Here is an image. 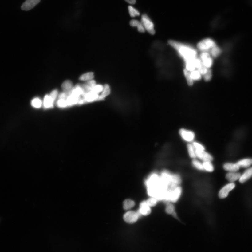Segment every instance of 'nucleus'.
I'll use <instances>...</instances> for the list:
<instances>
[{
    "label": "nucleus",
    "mask_w": 252,
    "mask_h": 252,
    "mask_svg": "<svg viewBox=\"0 0 252 252\" xmlns=\"http://www.w3.org/2000/svg\"><path fill=\"white\" fill-rule=\"evenodd\" d=\"M168 44L178 52L185 62L195 59L197 56V53L193 47L175 40H170Z\"/></svg>",
    "instance_id": "1"
},
{
    "label": "nucleus",
    "mask_w": 252,
    "mask_h": 252,
    "mask_svg": "<svg viewBox=\"0 0 252 252\" xmlns=\"http://www.w3.org/2000/svg\"><path fill=\"white\" fill-rule=\"evenodd\" d=\"M141 22L143 25L145 30L147 31L151 35H154L155 31L154 29V25L149 18V17L146 14L142 15Z\"/></svg>",
    "instance_id": "2"
},
{
    "label": "nucleus",
    "mask_w": 252,
    "mask_h": 252,
    "mask_svg": "<svg viewBox=\"0 0 252 252\" xmlns=\"http://www.w3.org/2000/svg\"><path fill=\"white\" fill-rule=\"evenodd\" d=\"M216 46L214 40L210 38L203 39L198 43L197 45L198 49L202 52L207 51Z\"/></svg>",
    "instance_id": "3"
},
{
    "label": "nucleus",
    "mask_w": 252,
    "mask_h": 252,
    "mask_svg": "<svg viewBox=\"0 0 252 252\" xmlns=\"http://www.w3.org/2000/svg\"><path fill=\"white\" fill-rule=\"evenodd\" d=\"M200 60L203 65L208 69H210L213 65V60L211 55L207 52H203L200 55Z\"/></svg>",
    "instance_id": "4"
},
{
    "label": "nucleus",
    "mask_w": 252,
    "mask_h": 252,
    "mask_svg": "<svg viewBox=\"0 0 252 252\" xmlns=\"http://www.w3.org/2000/svg\"><path fill=\"white\" fill-rule=\"evenodd\" d=\"M235 184L233 183H229L224 186L219 191V198L223 199L227 197L229 193L235 188Z\"/></svg>",
    "instance_id": "5"
},
{
    "label": "nucleus",
    "mask_w": 252,
    "mask_h": 252,
    "mask_svg": "<svg viewBox=\"0 0 252 252\" xmlns=\"http://www.w3.org/2000/svg\"><path fill=\"white\" fill-rule=\"evenodd\" d=\"M179 134L181 137L186 142H192L195 138V134L191 131L182 128L179 130Z\"/></svg>",
    "instance_id": "6"
},
{
    "label": "nucleus",
    "mask_w": 252,
    "mask_h": 252,
    "mask_svg": "<svg viewBox=\"0 0 252 252\" xmlns=\"http://www.w3.org/2000/svg\"><path fill=\"white\" fill-rule=\"evenodd\" d=\"M139 216L137 212L133 211H128L124 216V219L126 222L128 223H134L137 221Z\"/></svg>",
    "instance_id": "7"
},
{
    "label": "nucleus",
    "mask_w": 252,
    "mask_h": 252,
    "mask_svg": "<svg viewBox=\"0 0 252 252\" xmlns=\"http://www.w3.org/2000/svg\"><path fill=\"white\" fill-rule=\"evenodd\" d=\"M196 157L204 161H211L213 159L212 156L210 153L206 152L205 150H195Z\"/></svg>",
    "instance_id": "8"
},
{
    "label": "nucleus",
    "mask_w": 252,
    "mask_h": 252,
    "mask_svg": "<svg viewBox=\"0 0 252 252\" xmlns=\"http://www.w3.org/2000/svg\"><path fill=\"white\" fill-rule=\"evenodd\" d=\"M40 0H26L22 4L21 8L22 10L29 11L39 3Z\"/></svg>",
    "instance_id": "9"
},
{
    "label": "nucleus",
    "mask_w": 252,
    "mask_h": 252,
    "mask_svg": "<svg viewBox=\"0 0 252 252\" xmlns=\"http://www.w3.org/2000/svg\"><path fill=\"white\" fill-rule=\"evenodd\" d=\"M181 188L180 187H176L174 190L170 193L168 200H171L173 203L177 201L181 195Z\"/></svg>",
    "instance_id": "10"
},
{
    "label": "nucleus",
    "mask_w": 252,
    "mask_h": 252,
    "mask_svg": "<svg viewBox=\"0 0 252 252\" xmlns=\"http://www.w3.org/2000/svg\"><path fill=\"white\" fill-rule=\"evenodd\" d=\"M139 211L142 215H148L150 214L151 210L150 207L148 205L146 201L141 203Z\"/></svg>",
    "instance_id": "11"
},
{
    "label": "nucleus",
    "mask_w": 252,
    "mask_h": 252,
    "mask_svg": "<svg viewBox=\"0 0 252 252\" xmlns=\"http://www.w3.org/2000/svg\"><path fill=\"white\" fill-rule=\"evenodd\" d=\"M252 177V167L248 168L242 175H241V177L239 179V181L241 183H244Z\"/></svg>",
    "instance_id": "12"
},
{
    "label": "nucleus",
    "mask_w": 252,
    "mask_h": 252,
    "mask_svg": "<svg viewBox=\"0 0 252 252\" xmlns=\"http://www.w3.org/2000/svg\"><path fill=\"white\" fill-rule=\"evenodd\" d=\"M236 172H229L226 175V178L229 182L233 183L239 180L241 175L240 173Z\"/></svg>",
    "instance_id": "13"
},
{
    "label": "nucleus",
    "mask_w": 252,
    "mask_h": 252,
    "mask_svg": "<svg viewBox=\"0 0 252 252\" xmlns=\"http://www.w3.org/2000/svg\"><path fill=\"white\" fill-rule=\"evenodd\" d=\"M224 170L229 172H236L239 170V167L237 164L227 163L224 165Z\"/></svg>",
    "instance_id": "14"
},
{
    "label": "nucleus",
    "mask_w": 252,
    "mask_h": 252,
    "mask_svg": "<svg viewBox=\"0 0 252 252\" xmlns=\"http://www.w3.org/2000/svg\"><path fill=\"white\" fill-rule=\"evenodd\" d=\"M130 26L132 27H137L138 31L140 32L144 33L145 31V30L142 22L139 21L138 20H132L130 22Z\"/></svg>",
    "instance_id": "15"
},
{
    "label": "nucleus",
    "mask_w": 252,
    "mask_h": 252,
    "mask_svg": "<svg viewBox=\"0 0 252 252\" xmlns=\"http://www.w3.org/2000/svg\"><path fill=\"white\" fill-rule=\"evenodd\" d=\"M80 96L72 94L67 98L66 99L68 106H72L77 104L80 99Z\"/></svg>",
    "instance_id": "16"
},
{
    "label": "nucleus",
    "mask_w": 252,
    "mask_h": 252,
    "mask_svg": "<svg viewBox=\"0 0 252 252\" xmlns=\"http://www.w3.org/2000/svg\"><path fill=\"white\" fill-rule=\"evenodd\" d=\"M239 168H248L252 165V159H245L236 163Z\"/></svg>",
    "instance_id": "17"
},
{
    "label": "nucleus",
    "mask_w": 252,
    "mask_h": 252,
    "mask_svg": "<svg viewBox=\"0 0 252 252\" xmlns=\"http://www.w3.org/2000/svg\"><path fill=\"white\" fill-rule=\"evenodd\" d=\"M102 92L101 94L99 97V101L104 100L110 94L111 89L109 85L108 84L105 85L103 86V89Z\"/></svg>",
    "instance_id": "18"
},
{
    "label": "nucleus",
    "mask_w": 252,
    "mask_h": 252,
    "mask_svg": "<svg viewBox=\"0 0 252 252\" xmlns=\"http://www.w3.org/2000/svg\"><path fill=\"white\" fill-rule=\"evenodd\" d=\"M195 59L192 60H189V61L185 62L186 69L188 70L189 72L193 71L196 69Z\"/></svg>",
    "instance_id": "19"
},
{
    "label": "nucleus",
    "mask_w": 252,
    "mask_h": 252,
    "mask_svg": "<svg viewBox=\"0 0 252 252\" xmlns=\"http://www.w3.org/2000/svg\"><path fill=\"white\" fill-rule=\"evenodd\" d=\"M54 100L50 97L49 95H46L45 96L44 105L45 108H49L53 107V103L54 101Z\"/></svg>",
    "instance_id": "20"
},
{
    "label": "nucleus",
    "mask_w": 252,
    "mask_h": 252,
    "mask_svg": "<svg viewBox=\"0 0 252 252\" xmlns=\"http://www.w3.org/2000/svg\"><path fill=\"white\" fill-rule=\"evenodd\" d=\"M73 87L72 83L69 80L65 81L62 85V88L64 92L69 91Z\"/></svg>",
    "instance_id": "21"
},
{
    "label": "nucleus",
    "mask_w": 252,
    "mask_h": 252,
    "mask_svg": "<svg viewBox=\"0 0 252 252\" xmlns=\"http://www.w3.org/2000/svg\"><path fill=\"white\" fill-rule=\"evenodd\" d=\"M221 53V50L217 45L211 49L210 54L214 58L218 57Z\"/></svg>",
    "instance_id": "22"
},
{
    "label": "nucleus",
    "mask_w": 252,
    "mask_h": 252,
    "mask_svg": "<svg viewBox=\"0 0 252 252\" xmlns=\"http://www.w3.org/2000/svg\"><path fill=\"white\" fill-rule=\"evenodd\" d=\"M204 170L208 172H212L214 170V167L211 161H204L203 163Z\"/></svg>",
    "instance_id": "23"
},
{
    "label": "nucleus",
    "mask_w": 252,
    "mask_h": 252,
    "mask_svg": "<svg viewBox=\"0 0 252 252\" xmlns=\"http://www.w3.org/2000/svg\"><path fill=\"white\" fill-rule=\"evenodd\" d=\"M191 76V79L194 81H199L201 79L202 75L198 70H195L190 72Z\"/></svg>",
    "instance_id": "24"
},
{
    "label": "nucleus",
    "mask_w": 252,
    "mask_h": 252,
    "mask_svg": "<svg viewBox=\"0 0 252 252\" xmlns=\"http://www.w3.org/2000/svg\"><path fill=\"white\" fill-rule=\"evenodd\" d=\"M135 205L134 201L130 199L125 200L123 203V208L124 210H127L132 208Z\"/></svg>",
    "instance_id": "25"
},
{
    "label": "nucleus",
    "mask_w": 252,
    "mask_h": 252,
    "mask_svg": "<svg viewBox=\"0 0 252 252\" xmlns=\"http://www.w3.org/2000/svg\"><path fill=\"white\" fill-rule=\"evenodd\" d=\"M183 73L184 74L187 84L189 86H192L193 84V81L191 76L190 72L185 69L183 70Z\"/></svg>",
    "instance_id": "26"
},
{
    "label": "nucleus",
    "mask_w": 252,
    "mask_h": 252,
    "mask_svg": "<svg viewBox=\"0 0 252 252\" xmlns=\"http://www.w3.org/2000/svg\"><path fill=\"white\" fill-rule=\"evenodd\" d=\"M188 152L189 156L191 158L195 159L196 157L195 151L193 144H188L187 146Z\"/></svg>",
    "instance_id": "27"
},
{
    "label": "nucleus",
    "mask_w": 252,
    "mask_h": 252,
    "mask_svg": "<svg viewBox=\"0 0 252 252\" xmlns=\"http://www.w3.org/2000/svg\"><path fill=\"white\" fill-rule=\"evenodd\" d=\"M94 78V73L88 72L81 76L79 79L82 81H88L92 80Z\"/></svg>",
    "instance_id": "28"
},
{
    "label": "nucleus",
    "mask_w": 252,
    "mask_h": 252,
    "mask_svg": "<svg viewBox=\"0 0 252 252\" xmlns=\"http://www.w3.org/2000/svg\"><path fill=\"white\" fill-rule=\"evenodd\" d=\"M128 10L131 17H135L136 16H139L140 15V12L132 6H128Z\"/></svg>",
    "instance_id": "29"
},
{
    "label": "nucleus",
    "mask_w": 252,
    "mask_h": 252,
    "mask_svg": "<svg viewBox=\"0 0 252 252\" xmlns=\"http://www.w3.org/2000/svg\"><path fill=\"white\" fill-rule=\"evenodd\" d=\"M192 164L194 167L197 169L198 170L200 171L204 170L203 163H201L200 161L194 159L192 161Z\"/></svg>",
    "instance_id": "30"
},
{
    "label": "nucleus",
    "mask_w": 252,
    "mask_h": 252,
    "mask_svg": "<svg viewBox=\"0 0 252 252\" xmlns=\"http://www.w3.org/2000/svg\"><path fill=\"white\" fill-rule=\"evenodd\" d=\"M166 212L169 214H173L175 212V207L173 204L169 203L166 207Z\"/></svg>",
    "instance_id": "31"
},
{
    "label": "nucleus",
    "mask_w": 252,
    "mask_h": 252,
    "mask_svg": "<svg viewBox=\"0 0 252 252\" xmlns=\"http://www.w3.org/2000/svg\"><path fill=\"white\" fill-rule=\"evenodd\" d=\"M31 105L35 108H39L41 107L42 102L38 98H35L32 101Z\"/></svg>",
    "instance_id": "32"
},
{
    "label": "nucleus",
    "mask_w": 252,
    "mask_h": 252,
    "mask_svg": "<svg viewBox=\"0 0 252 252\" xmlns=\"http://www.w3.org/2000/svg\"><path fill=\"white\" fill-rule=\"evenodd\" d=\"M148 205L150 207L154 206L157 203V199L155 198H150L146 201Z\"/></svg>",
    "instance_id": "33"
},
{
    "label": "nucleus",
    "mask_w": 252,
    "mask_h": 252,
    "mask_svg": "<svg viewBox=\"0 0 252 252\" xmlns=\"http://www.w3.org/2000/svg\"><path fill=\"white\" fill-rule=\"evenodd\" d=\"M57 104L58 106L61 108L66 107L68 106L66 100L64 99H59L57 101Z\"/></svg>",
    "instance_id": "34"
},
{
    "label": "nucleus",
    "mask_w": 252,
    "mask_h": 252,
    "mask_svg": "<svg viewBox=\"0 0 252 252\" xmlns=\"http://www.w3.org/2000/svg\"><path fill=\"white\" fill-rule=\"evenodd\" d=\"M204 80L206 81H210L212 78V74L211 70L209 69L208 71L203 76Z\"/></svg>",
    "instance_id": "35"
},
{
    "label": "nucleus",
    "mask_w": 252,
    "mask_h": 252,
    "mask_svg": "<svg viewBox=\"0 0 252 252\" xmlns=\"http://www.w3.org/2000/svg\"><path fill=\"white\" fill-rule=\"evenodd\" d=\"M103 89V86L102 85H96L93 88L91 91L94 92L98 93L102 92Z\"/></svg>",
    "instance_id": "36"
},
{
    "label": "nucleus",
    "mask_w": 252,
    "mask_h": 252,
    "mask_svg": "<svg viewBox=\"0 0 252 252\" xmlns=\"http://www.w3.org/2000/svg\"><path fill=\"white\" fill-rule=\"evenodd\" d=\"M209 69L203 65L198 69L199 71L200 72L202 75H205Z\"/></svg>",
    "instance_id": "37"
},
{
    "label": "nucleus",
    "mask_w": 252,
    "mask_h": 252,
    "mask_svg": "<svg viewBox=\"0 0 252 252\" xmlns=\"http://www.w3.org/2000/svg\"><path fill=\"white\" fill-rule=\"evenodd\" d=\"M193 145L195 148V150H205V148L203 146L197 142H194L193 144Z\"/></svg>",
    "instance_id": "38"
},
{
    "label": "nucleus",
    "mask_w": 252,
    "mask_h": 252,
    "mask_svg": "<svg viewBox=\"0 0 252 252\" xmlns=\"http://www.w3.org/2000/svg\"><path fill=\"white\" fill-rule=\"evenodd\" d=\"M125 1L130 4H135L136 2V0H125Z\"/></svg>",
    "instance_id": "39"
}]
</instances>
